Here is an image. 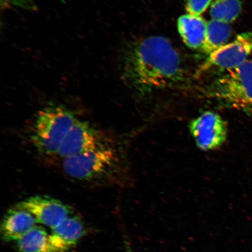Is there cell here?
I'll return each instance as SVG.
<instances>
[{"mask_svg":"<svg viewBox=\"0 0 252 252\" xmlns=\"http://www.w3.org/2000/svg\"><path fill=\"white\" fill-rule=\"evenodd\" d=\"M123 76L128 86L145 94L182 83L185 71L171 42L151 36L135 43L126 53Z\"/></svg>","mask_w":252,"mask_h":252,"instance_id":"obj_1","label":"cell"},{"mask_svg":"<svg viewBox=\"0 0 252 252\" xmlns=\"http://www.w3.org/2000/svg\"><path fill=\"white\" fill-rule=\"evenodd\" d=\"M17 206L26 210L39 223L53 229L71 216V208L62 201L45 196H35L19 203Z\"/></svg>","mask_w":252,"mask_h":252,"instance_id":"obj_8","label":"cell"},{"mask_svg":"<svg viewBox=\"0 0 252 252\" xmlns=\"http://www.w3.org/2000/svg\"><path fill=\"white\" fill-rule=\"evenodd\" d=\"M39 223L26 210L16 206L9 210L2 220L1 234L6 242L17 241Z\"/></svg>","mask_w":252,"mask_h":252,"instance_id":"obj_10","label":"cell"},{"mask_svg":"<svg viewBox=\"0 0 252 252\" xmlns=\"http://www.w3.org/2000/svg\"><path fill=\"white\" fill-rule=\"evenodd\" d=\"M49 235L42 226L36 225L18 241L19 252H50Z\"/></svg>","mask_w":252,"mask_h":252,"instance_id":"obj_13","label":"cell"},{"mask_svg":"<svg viewBox=\"0 0 252 252\" xmlns=\"http://www.w3.org/2000/svg\"><path fill=\"white\" fill-rule=\"evenodd\" d=\"M231 27L228 24L213 20L208 23L206 36L201 52L210 55L216 51L226 43L231 35Z\"/></svg>","mask_w":252,"mask_h":252,"instance_id":"obj_12","label":"cell"},{"mask_svg":"<svg viewBox=\"0 0 252 252\" xmlns=\"http://www.w3.org/2000/svg\"><path fill=\"white\" fill-rule=\"evenodd\" d=\"M210 97L252 118V60L222 72L207 90Z\"/></svg>","mask_w":252,"mask_h":252,"instance_id":"obj_4","label":"cell"},{"mask_svg":"<svg viewBox=\"0 0 252 252\" xmlns=\"http://www.w3.org/2000/svg\"><path fill=\"white\" fill-rule=\"evenodd\" d=\"M111 143L101 130L90 123L77 120L63 140L57 155L64 159Z\"/></svg>","mask_w":252,"mask_h":252,"instance_id":"obj_5","label":"cell"},{"mask_svg":"<svg viewBox=\"0 0 252 252\" xmlns=\"http://www.w3.org/2000/svg\"><path fill=\"white\" fill-rule=\"evenodd\" d=\"M242 8L241 0H215L211 6L210 14L213 20L229 24L237 19Z\"/></svg>","mask_w":252,"mask_h":252,"instance_id":"obj_14","label":"cell"},{"mask_svg":"<svg viewBox=\"0 0 252 252\" xmlns=\"http://www.w3.org/2000/svg\"><path fill=\"white\" fill-rule=\"evenodd\" d=\"M2 5L13 6L28 10H33L36 8L32 0H1Z\"/></svg>","mask_w":252,"mask_h":252,"instance_id":"obj_16","label":"cell"},{"mask_svg":"<svg viewBox=\"0 0 252 252\" xmlns=\"http://www.w3.org/2000/svg\"><path fill=\"white\" fill-rule=\"evenodd\" d=\"M192 137L201 150H215L226 140L228 128L224 120L218 113L204 112L193 119L189 124Z\"/></svg>","mask_w":252,"mask_h":252,"instance_id":"obj_6","label":"cell"},{"mask_svg":"<svg viewBox=\"0 0 252 252\" xmlns=\"http://www.w3.org/2000/svg\"><path fill=\"white\" fill-rule=\"evenodd\" d=\"M207 22L201 16L186 14L178 20V30L185 45L191 49H201L206 36Z\"/></svg>","mask_w":252,"mask_h":252,"instance_id":"obj_11","label":"cell"},{"mask_svg":"<svg viewBox=\"0 0 252 252\" xmlns=\"http://www.w3.org/2000/svg\"><path fill=\"white\" fill-rule=\"evenodd\" d=\"M77 120L64 107H45L37 113L30 126L31 143L39 153L57 155L63 140Z\"/></svg>","mask_w":252,"mask_h":252,"instance_id":"obj_3","label":"cell"},{"mask_svg":"<svg viewBox=\"0 0 252 252\" xmlns=\"http://www.w3.org/2000/svg\"><path fill=\"white\" fill-rule=\"evenodd\" d=\"M86 234L83 220L70 216L52 229L49 235L50 252H66L76 245Z\"/></svg>","mask_w":252,"mask_h":252,"instance_id":"obj_9","label":"cell"},{"mask_svg":"<svg viewBox=\"0 0 252 252\" xmlns=\"http://www.w3.org/2000/svg\"><path fill=\"white\" fill-rule=\"evenodd\" d=\"M125 252H134L133 250L131 247L130 244L128 243V242L126 240L125 242Z\"/></svg>","mask_w":252,"mask_h":252,"instance_id":"obj_17","label":"cell"},{"mask_svg":"<svg viewBox=\"0 0 252 252\" xmlns=\"http://www.w3.org/2000/svg\"><path fill=\"white\" fill-rule=\"evenodd\" d=\"M212 0H187L186 10L188 14L200 16L204 13Z\"/></svg>","mask_w":252,"mask_h":252,"instance_id":"obj_15","label":"cell"},{"mask_svg":"<svg viewBox=\"0 0 252 252\" xmlns=\"http://www.w3.org/2000/svg\"><path fill=\"white\" fill-rule=\"evenodd\" d=\"M252 52V32L238 34L232 42L226 44L208 57L200 72L216 68L222 72L238 67L247 61Z\"/></svg>","mask_w":252,"mask_h":252,"instance_id":"obj_7","label":"cell"},{"mask_svg":"<svg viewBox=\"0 0 252 252\" xmlns=\"http://www.w3.org/2000/svg\"><path fill=\"white\" fill-rule=\"evenodd\" d=\"M121 158L113 144L63 159L66 175L81 182L108 184L115 182L122 168Z\"/></svg>","mask_w":252,"mask_h":252,"instance_id":"obj_2","label":"cell"}]
</instances>
